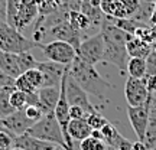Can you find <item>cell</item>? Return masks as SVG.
<instances>
[{
    "instance_id": "cell-1",
    "label": "cell",
    "mask_w": 156,
    "mask_h": 150,
    "mask_svg": "<svg viewBox=\"0 0 156 150\" xmlns=\"http://www.w3.org/2000/svg\"><path fill=\"white\" fill-rule=\"evenodd\" d=\"M101 33L104 36V55L103 61L113 64L119 68L122 75H124V71L127 68V62L130 56L127 54V42L133 38L134 35L127 33L122 29L114 26L108 19H103L101 23Z\"/></svg>"
},
{
    "instance_id": "cell-2",
    "label": "cell",
    "mask_w": 156,
    "mask_h": 150,
    "mask_svg": "<svg viewBox=\"0 0 156 150\" xmlns=\"http://www.w3.org/2000/svg\"><path fill=\"white\" fill-rule=\"evenodd\" d=\"M69 75L77 81V84L87 94L94 95L103 101H106L107 91L114 88L112 84L98 74L94 65L84 62L78 56H75V59L69 64Z\"/></svg>"
},
{
    "instance_id": "cell-3",
    "label": "cell",
    "mask_w": 156,
    "mask_h": 150,
    "mask_svg": "<svg viewBox=\"0 0 156 150\" xmlns=\"http://www.w3.org/2000/svg\"><path fill=\"white\" fill-rule=\"evenodd\" d=\"M35 46H38V44L34 39H28L16 28L7 25L6 22H0V51L10 54H22L30 51Z\"/></svg>"
},
{
    "instance_id": "cell-4",
    "label": "cell",
    "mask_w": 156,
    "mask_h": 150,
    "mask_svg": "<svg viewBox=\"0 0 156 150\" xmlns=\"http://www.w3.org/2000/svg\"><path fill=\"white\" fill-rule=\"evenodd\" d=\"M26 133L30 134V136H34V137H38V139H41V140H45V141H49V143H54V145L62 146V147L67 149V145H65V141H64V136H62V130H61V127H59L58 121H56L54 113L44 114L38 121L34 123V126L29 128Z\"/></svg>"
},
{
    "instance_id": "cell-5",
    "label": "cell",
    "mask_w": 156,
    "mask_h": 150,
    "mask_svg": "<svg viewBox=\"0 0 156 150\" xmlns=\"http://www.w3.org/2000/svg\"><path fill=\"white\" fill-rule=\"evenodd\" d=\"M38 46L48 61L62 64V65H69L77 56L75 48L64 40H49L46 44H39Z\"/></svg>"
},
{
    "instance_id": "cell-6",
    "label": "cell",
    "mask_w": 156,
    "mask_h": 150,
    "mask_svg": "<svg viewBox=\"0 0 156 150\" xmlns=\"http://www.w3.org/2000/svg\"><path fill=\"white\" fill-rule=\"evenodd\" d=\"M104 55V36L101 32L81 40L77 49V56L90 65H97L103 61Z\"/></svg>"
},
{
    "instance_id": "cell-7",
    "label": "cell",
    "mask_w": 156,
    "mask_h": 150,
    "mask_svg": "<svg viewBox=\"0 0 156 150\" xmlns=\"http://www.w3.org/2000/svg\"><path fill=\"white\" fill-rule=\"evenodd\" d=\"M152 94L147 89L146 78H132L126 79L124 85V98L127 101V106L137 107L142 106L151 100Z\"/></svg>"
},
{
    "instance_id": "cell-8",
    "label": "cell",
    "mask_w": 156,
    "mask_h": 150,
    "mask_svg": "<svg viewBox=\"0 0 156 150\" xmlns=\"http://www.w3.org/2000/svg\"><path fill=\"white\" fill-rule=\"evenodd\" d=\"M149 106H151V100L137 107L127 106L129 121L132 124V128H133L137 140L140 141H145L146 137V128H147V120H149Z\"/></svg>"
},
{
    "instance_id": "cell-9",
    "label": "cell",
    "mask_w": 156,
    "mask_h": 150,
    "mask_svg": "<svg viewBox=\"0 0 156 150\" xmlns=\"http://www.w3.org/2000/svg\"><path fill=\"white\" fill-rule=\"evenodd\" d=\"M34 123L30 118L26 117L23 110H16V111L10 114V116L6 117H0V124L2 127L13 133L15 136H19V134H25L29 128L34 126Z\"/></svg>"
},
{
    "instance_id": "cell-10",
    "label": "cell",
    "mask_w": 156,
    "mask_h": 150,
    "mask_svg": "<svg viewBox=\"0 0 156 150\" xmlns=\"http://www.w3.org/2000/svg\"><path fill=\"white\" fill-rule=\"evenodd\" d=\"M68 65H62V64H56L52 61H44L38 62V69L44 75V82L42 87H59L62 79V75L65 72ZM41 87V88H42Z\"/></svg>"
},
{
    "instance_id": "cell-11",
    "label": "cell",
    "mask_w": 156,
    "mask_h": 150,
    "mask_svg": "<svg viewBox=\"0 0 156 150\" xmlns=\"http://www.w3.org/2000/svg\"><path fill=\"white\" fill-rule=\"evenodd\" d=\"M67 100L69 103V106L83 107L87 114L95 110L88 100V94L78 85L77 81L69 74H68V78H67Z\"/></svg>"
},
{
    "instance_id": "cell-12",
    "label": "cell",
    "mask_w": 156,
    "mask_h": 150,
    "mask_svg": "<svg viewBox=\"0 0 156 150\" xmlns=\"http://www.w3.org/2000/svg\"><path fill=\"white\" fill-rule=\"evenodd\" d=\"M56 146L58 145L41 140L28 133L15 136V141H13V147L15 149H22V150H52V149H55Z\"/></svg>"
},
{
    "instance_id": "cell-13",
    "label": "cell",
    "mask_w": 156,
    "mask_h": 150,
    "mask_svg": "<svg viewBox=\"0 0 156 150\" xmlns=\"http://www.w3.org/2000/svg\"><path fill=\"white\" fill-rule=\"evenodd\" d=\"M38 15H39V10H38L36 0H25L23 5L20 6L19 12H17L15 28H16L17 30H23V29L28 28L29 25L34 22Z\"/></svg>"
},
{
    "instance_id": "cell-14",
    "label": "cell",
    "mask_w": 156,
    "mask_h": 150,
    "mask_svg": "<svg viewBox=\"0 0 156 150\" xmlns=\"http://www.w3.org/2000/svg\"><path fill=\"white\" fill-rule=\"evenodd\" d=\"M39 108L42 114L54 113L56 103L59 100V87H42L38 89Z\"/></svg>"
},
{
    "instance_id": "cell-15",
    "label": "cell",
    "mask_w": 156,
    "mask_h": 150,
    "mask_svg": "<svg viewBox=\"0 0 156 150\" xmlns=\"http://www.w3.org/2000/svg\"><path fill=\"white\" fill-rule=\"evenodd\" d=\"M93 133V128L90 127L85 118L71 120L68 124V136L73 139V141H83L84 139L90 137Z\"/></svg>"
},
{
    "instance_id": "cell-16",
    "label": "cell",
    "mask_w": 156,
    "mask_h": 150,
    "mask_svg": "<svg viewBox=\"0 0 156 150\" xmlns=\"http://www.w3.org/2000/svg\"><path fill=\"white\" fill-rule=\"evenodd\" d=\"M145 145L147 149L156 150V97L152 95L151 106H149V120H147V128H146Z\"/></svg>"
},
{
    "instance_id": "cell-17",
    "label": "cell",
    "mask_w": 156,
    "mask_h": 150,
    "mask_svg": "<svg viewBox=\"0 0 156 150\" xmlns=\"http://www.w3.org/2000/svg\"><path fill=\"white\" fill-rule=\"evenodd\" d=\"M0 69L9 77L16 79L19 75H22L20 68L17 64V55L16 54H10V52H5L0 51Z\"/></svg>"
},
{
    "instance_id": "cell-18",
    "label": "cell",
    "mask_w": 156,
    "mask_h": 150,
    "mask_svg": "<svg viewBox=\"0 0 156 150\" xmlns=\"http://www.w3.org/2000/svg\"><path fill=\"white\" fill-rule=\"evenodd\" d=\"M100 10L107 17H114V19H126L127 17L120 0H101Z\"/></svg>"
},
{
    "instance_id": "cell-19",
    "label": "cell",
    "mask_w": 156,
    "mask_h": 150,
    "mask_svg": "<svg viewBox=\"0 0 156 150\" xmlns=\"http://www.w3.org/2000/svg\"><path fill=\"white\" fill-rule=\"evenodd\" d=\"M152 48L153 46L151 44H147L146 40L137 38V36H133L127 42V54L130 58H133V56L146 58V56L149 55V52L152 51Z\"/></svg>"
},
{
    "instance_id": "cell-20",
    "label": "cell",
    "mask_w": 156,
    "mask_h": 150,
    "mask_svg": "<svg viewBox=\"0 0 156 150\" xmlns=\"http://www.w3.org/2000/svg\"><path fill=\"white\" fill-rule=\"evenodd\" d=\"M68 22L73 25V28H75L80 32L94 26L91 19L81 10H68Z\"/></svg>"
},
{
    "instance_id": "cell-21",
    "label": "cell",
    "mask_w": 156,
    "mask_h": 150,
    "mask_svg": "<svg viewBox=\"0 0 156 150\" xmlns=\"http://www.w3.org/2000/svg\"><path fill=\"white\" fill-rule=\"evenodd\" d=\"M126 72L129 74V77L132 78H146L147 77V72H146V59L145 58H139V56L130 58L127 62Z\"/></svg>"
},
{
    "instance_id": "cell-22",
    "label": "cell",
    "mask_w": 156,
    "mask_h": 150,
    "mask_svg": "<svg viewBox=\"0 0 156 150\" xmlns=\"http://www.w3.org/2000/svg\"><path fill=\"white\" fill-rule=\"evenodd\" d=\"M100 131H101V140L106 143V146H110V147H113L114 150H117V147H119V145H120V141H122L123 137L116 130V127L112 126L110 123H107Z\"/></svg>"
},
{
    "instance_id": "cell-23",
    "label": "cell",
    "mask_w": 156,
    "mask_h": 150,
    "mask_svg": "<svg viewBox=\"0 0 156 150\" xmlns=\"http://www.w3.org/2000/svg\"><path fill=\"white\" fill-rule=\"evenodd\" d=\"M15 87L13 88H3L0 89V117H6L10 116L16 111L13 106L10 104V94L12 91H15Z\"/></svg>"
},
{
    "instance_id": "cell-24",
    "label": "cell",
    "mask_w": 156,
    "mask_h": 150,
    "mask_svg": "<svg viewBox=\"0 0 156 150\" xmlns=\"http://www.w3.org/2000/svg\"><path fill=\"white\" fill-rule=\"evenodd\" d=\"M16 55H17V64H19V68H20V72L22 74L29 71V69H32V68L38 67L39 61L30 54V51L22 52V54H16Z\"/></svg>"
},
{
    "instance_id": "cell-25",
    "label": "cell",
    "mask_w": 156,
    "mask_h": 150,
    "mask_svg": "<svg viewBox=\"0 0 156 150\" xmlns=\"http://www.w3.org/2000/svg\"><path fill=\"white\" fill-rule=\"evenodd\" d=\"M85 120H87V123L90 124V127L93 128V130H101L108 123V120H107L106 117L101 116L100 113H97L95 110L88 113L87 117H85Z\"/></svg>"
},
{
    "instance_id": "cell-26",
    "label": "cell",
    "mask_w": 156,
    "mask_h": 150,
    "mask_svg": "<svg viewBox=\"0 0 156 150\" xmlns=\"http://www.w3.org/2000/svg\"><path fill=\"white\" fill-rule=\"evenodd\" d=\"M80 150H107V146L103 140L90 136L83 141H80Z\"/></svg>"
},
{
    "instance_id": "cell-27",
    "label": "cell",
    "mask_w": 156,
    "mask_h": 150,
    "mask_svg": "<svg viewBox=\"0 0 156 150\" xmlns=\"http://www.w3.org/2000/svg\"><path fill=\"white\" fill-rule=\"evenodd\" d=\"M10 104L13 106L15 110H25V107L28 106V100H26V94L19 91V89H15L12 91L10 94Z\"/></svg>"
},
{
    "instance_id": "cell-28",
    "label": "cell",
    "mask_w": 156,
    "mask_h": 150,
    "mask_svg": "<svg viewBox=\"0 0 156 150\" xmlns=\"http://www.w3.org/2000/svg\"><path fill=\"white\" fill-rule=\"evenodd\" d=\"M23 75L28 78V81L32 84L36 89H39L41 87H42L44 75H42V72L39 71L38 68H32V69H29V71H26V72H23Z\"/></svg>"
},
{
    "instance_id": "cell-29",
    "label": "cell",
    "mask_w": 156,
    "mask_h": 150,
    "mask_svg": "<svg viewBox=\"0 0 156 150\" xmlns=\"http://www.w3.org/2000/svg\"><path fill=\"white\" fill-rule=\"evenodd\" d=\"M15 87H16V89H19V91H22V92H25V94H30V92H35V91H38V89L35 88L32 84L28 81V78L25 77V75H19V77L15 79Z\"/></svg>"
},
{
    "instance_id": "cell-30",
    "label": "cell",
    "mask_w": 156,
    "mask_h": 150,
    "mask_svg": "<svg viewBox=\"0 0 156 150\" xmlns=\"http://www.w3.org/2000/svg\"><path fill=\"white\" fill-rule=\"evenodd\" d=\"M122 6L126 10V15H127V19H132V17L136 15V12L139 10L140 7V0H120Z\"/></svg>"
},
{
    "instance_id": "cell-31",
    "label": "cell",
    "mask_w": 156,
    "mask_h": 150,
    "mask_svg": "<svg viewBox=\"0 0 156 150\" xmlns=\"http://www.w3.org/2000/svg\"><path fill=\"white\" fill-rule=\"evenodd\" d=\"M13 141H15V134L7 130H0V149L10 150L13 147Z\"/></svg>"
},
{
    "instance_id": "cell-32",
    "label": "cell",
    "mask_w": 156,
    "mask_h": 150,
    "mask_svg": "<svg viewBox=\"0 0 156 150\" xmlns=\"http://www.w3.org/2000/svg\"><path fill=\"white\" fill-rule=\"evenodd\" d=\"M145 59H146V72H147V77L156 75V51L153 48H152L149 55L146 56Z\"/></svg>"
},
{
    "instance_id": "cell-33",
    "label": "cell",
    "mask_w": 156,
    "mask_h": 150,
    "mask_svg": "<svg viewBox=\"0 0 156 150\" xmlns=\"http://www.w3.org/2000/svg\"><path fill=\"white\" fill-rule=\"evenodd\" d=\"M23 111H25L26 117H28V118H30L32 121H38L39 118L44 116V114H42V111H41V108H39V106H26Z\"/></svg>"
},
{
    "instance_id": "cell-34",
    "label": "cell",
    "mask_w": 156,
    "mask_h": 150,
    "mask_svg": "<svg viewBox=\"0 0 156 150\" xmlns=\"http://www.w3.org/2000/svg\"><path fill=\"white\" fill-rule=\"evenodd\" d=\"M15 87V78L9 77L7 74H5L0 69V89L3 88H13ZM16 88V87H15Z\"/></svg>"
},
{
    "instance_id": "cell-35",
    "label": "cell",
    "mask_w": 156,
    "mask_h": 150,
    "mask_svg": "<svg viewBox=\"0 0 156 150\" xmlns=\"http://www.w3.org/2000/svg\"><path fill=\"white\" fill-rule=\"evenodd\" d=\"M69 117L71 120H78V118H85L87 113L83 107L80 106H69Z\"/></svg>"
},
{
    "instance_id": "cell-36",
    "label": "cell",
    "mask_w": 156,
    "mask_h": 150,
    "mask_svg": "<svg viewBox=\"0 0 156 150\" xmlns=\"http://www.w3.org/2000/svg\"><path fill=\"white\" fill-rule=\"evenodd\" d=\"M146 84H147V89L152 95L156 94V75H151L146 77Z\"/></svg>"
},
{
    "instance_id": "cell-37",
    "label": "cell",
    "mask_w": 156,
    "mask_h": 150,
    "mask_svg": "<svg viewBox=\"0 0 156 150\" xmlns=\"http://www.w3.org/2000/svg\"><path fill=\"white\" fill-rule=\"evenodd\" d=\"M6 12H7V0H0V22H6Z\"/></svg>"
},
{
    "instance_id": "cell-38",
    "label": "cell",
    "mask_w": 156,
    "mask_h": 150,
    "mask_svg": "<svg viewBox=\"0 0 156 150\" xmlns=\"http://www.w3.org/2000/svg\"><path fill=\"white\" fill-rule=\"evenodd\" d=\"M132 150H147V146L145 145V141L137 140V141L132 143Z\"/></svg>"
},
{
    "instance_id": "cell-39",
    "label": "cell",
    "mask_w": 156,
    "mask_h": 150,
    "mask_svg": "<svg viewBox=\"0 0 156 150\" xmlns=\"http://www.w3.org/2000/svg\"><path fill=\"white\" fill-rule=\"evenodd\" d=\"M90 5L94 6V7H97V9H100V5H101V0H88Z\"/></svg>"
},
{
    "instance_id": "cell-40",
    "label": "cell",
    "mask_w": 156,
    "mask_h": 150,
    "mask_svg": "<svg viewBox=\"0 0 156 150\" xmlns=\"http://www.w3.org/2000/svg\"><path fill=\"white\" fill-rule=\"evenodd\" d=\"M142 3H155L156 0H140Z\"/></svg>"
},
{
    "instance_id": "cell-41",
    "label": "cell",
    "mask_w": 156,
    "mask_h": 150,
    "mask_svg": "<svg viewBox=\"0 0 156 150\" xmlns=\"http://www.w3.org/2000/svg\"><path fill=\"white\" fill-rule=\"evenodd\" d=\"M52 150H67L65 147H62V146H56L55 149H52Z\"/></svg>"
},
{
    "instance_id": "cell-42",
    "label": "cell",
    "mask_w": 156,
    "mask_h": 150,
    "mask_svg": "<svg viewBox=\"0 0 156 150\" xmlns=\"http://www.w3.org/2000/svg\"><path fill=\"white\" fill-rule=\"evenodd\" d=\"M10 150H22V149H15V147H13V149H10Z\"/></svg>"
},
{
    "instance_id": "cell-43",
    "label": "cell",
    "mask_w": 156,
    "mask_h": 150,
    "mask_svg": "<svg viewBox=\"0 0 156 150\" xmlns=\"http://www.w3.org/2000/svg\"><path fill=\"white\" fill-rule=\"evenodd\" d=\"M0 130H5V128H3V127H2V124H0Z\"/></svg>"
},
{
    "instance_id": "cell-44",
    "label": "cell",
    "mask_w": 156,
    "mask_h": 150,
    "mask_svg": "<svg viewBox=\"0 0 156 150\" xmlns=\"http://www.w3.org/2000/svg\"><path fill=\"white\" fill-rule=\"evenodd\" d=\"M153 49H155V51H156V46H153Z\"/></svg>"
},
{
    "instance_id": "cell-45",
    "label": "cell",
    "mask_w": 156,
    "mask_h": 150,
    "mask_svg": "<svg viewBox=\"0 0 156 150\" xmlns=\"http://www.w3.org/2000/svg\"><path fill=\"white\" fill-rule=\"evenodd\" d=\"M147 150H152V149H147Z\"/></svg>"
}]
</instances>
